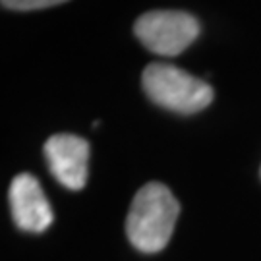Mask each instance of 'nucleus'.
<instances>
[{
	"label": "nucleus",
	"mask_w": 261,
	"mask_h": 261,
	"mask_svg": "<svg viewBox=\"0 0 261 261\" xmlns=\"http://www.w3.org/2000/svg\"><path fill=\"white\" fill-rule=\"evenodd\" d=\"M134 33L151 53L161 56H176L197 39L199 23L186 12L157 10L143 14L136 21Z\"/></svg>",
	"instance_id": "nucleus-3"
},
{
	"label": "nucleus",
	"mask_w": 261,
	"mask_h": 261,
	"mask_svg": "<svg viewBox=\"0 0 261 261\" xmlns=\"http://www.w3.org/2000/svg\"><path fill=\"white\" fill-rule=\"evenodd\" d=\"M10 209L18 228L28 232H43L53 223V209L37 178L19 174L10 184Z\"/></svg>",
	"instance_id": "nucleus-5"
},
{
	"label": "nucleus",
	"mask_w": 261,
	"mask_h": 261,
	"mask_svg": "<svg viewBox=\"0 0 261 261\" xmlns=\"http://www.w3.org/2000/svg\"><path fill=\"white\" fill-rule=\"evenodd\" d=\"M141 84L153 103L180 114L203 111L213 101V89L205 82L168 64H149Z\"/></svg>",
	"instance_id": "nucleus-2"
},
{
	"label": "nucleus",
	"mask_w": 261,
	"mask_h": 261,
	"mask_svg": "<svg viewBox=\"0 0 261 261\" xmlns=\"http://www.w3.org/2000/svg\"><path fill=\"white\" fill-rule=\"evenodd\" d=\"M4 8L10 10H43V8H50V6H56V4H62V2H68V0H0Z\"/></svg>",
	"instance_id": "nucleus-6"
},
{
	"label": "nucleus",
	"mask_w": 261,
	"mask_h": 261,
	"mask_svg": "<svg viewBox=\"0 0 261 261\" xmlns=\"http://www.w3.org/2000/svg\"><path fill=\"white\" fill-rule=\"evenodd\" d=\"M45 157L53 176L70 190H82L87 182L89 143L74 134H56L45 143Z\"/></svg>",
	"instance_id": "nucleus-4"
},
{
	"label": "nucleus",
	"mask_w": 261,
	"mask_h": 261,
	"mask_svg": "<svg viewBox=\"0 0 261 261\" xmlns=\"http://www.w3.org/2000/svg\"><path fill=\"white\" fill-rule=\"evenodd\" d=\"M180 215L176 197L165 184L149 182L136 194L126 219V234L140 252H161L168 244Z\"/></svg>",
	"instance_id": "nucleus-1"
}]
</instances>
